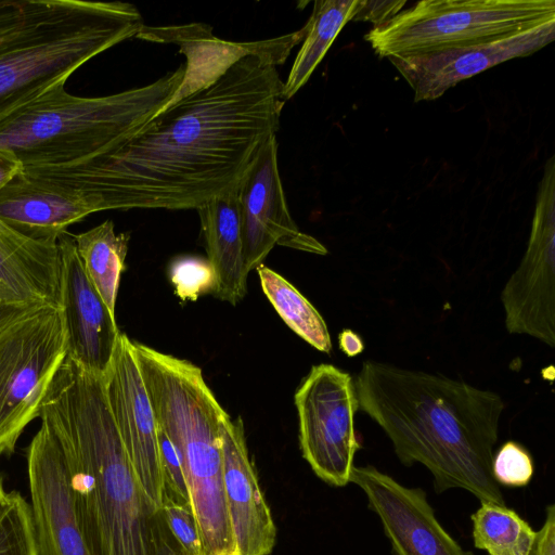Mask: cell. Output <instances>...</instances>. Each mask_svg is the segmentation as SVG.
I'll list each match as a JSON object with an SVG mask.
<instances>
[{"mask_svg":"<svg viewBox=\"0 0 555 555\" xmlns=\"http://www.w3.org/2000/svg\"><path fill=\"white\" fill-rule=\"evenodd\" d=\"M299 444L313 473L333 487L350 483L356 453L358 400L353 377L327 363L311 367L295 392Z\"/></svg>","mask_w":555,"mask_h":555,"instance_id":"9c48e42d","label":"cell"},{"mask_svg":"<svg viewBox=\"0 0 555 555\" xmlns=\"http://www.w3.org/2000/svg\"><path fill=\"white\" fill-rule=\"evenodd\" d=\"M162 511L165 520L185 555H205L198 527L191 507L164 495Z\"/></svg>","mask_w":555,"mask_h":555,"instance_id":"f1b7e54d","label":"cell"},{"mask_svg":"<svg viewBox=\"0 0 555 555\" xmlns=\"http://www.w3.org/2000/svg\"><path fill=\"white\" fill-rule=\"evenodd\" d=\"M168 275L176 295L182 301H195L202 295L217 294V274L207 258L190 255L177 257L170 262Z\"/></svg>","mask_w":555,"mask_h":555,"instance_id":"4316f807","label":"cell"},{"mask_svg":"<svg viewBox=\"0 0 555 555\" xmlns=\"http://www.w3.org/2000/svg\"><path fill=\"white\" fill-rule=\"evenodd\" d=\"M184 64L155 81L103 96H78L56 86L0 121V150L24 168L75 165L113 152L172 100Z\"/></svg>","mask_w":555,"mask_h":555,"instance_id":"5b68a950","label":"cell"},{"mask_svg":"<svg viewBox=\"0 0 555 555\" xmlns=\"http://www.w3.org/2000/svg\"><path fill=\"white\" fill-rule=\"evenodd\" d=\"M527 555H555V506L546 507L543 526L535 531L534 540Z\"/></svg>","mask_w":555,"mask_h":555,"instance_id":"1f68e13d","label":"cell"},{"mask_svg":"<svg viewBox=\"0 0 555 555\" xmlns=\"http://www.w3.org/2000/svg\"><path fill=\"white\" fill-rule=\"evenodd\" d=\"M82 268L108 309L115 314L116 297L130 234H117L112 220L74 235Z\"/></svg>","mask_w":555,"mask_h":555,"instance_id":"603a6c76","label":"cell"},{"mask_svg":"<svg viewBox=\"0 0 555 555\" xmlns=\"http://www.w3.org/2000/svg\"><path fill=\"white\" fill-rule=\"evenodd\" d=\"M358 410L390 439L404 466L424 465L437 493L464 489L505 505L491 465L505 404L463 380L365 361L353 378Z\"/></svg>","mask_w":555,"mask_h":555,"instance_id":"3957f363","label":"cell"},{"mask_svg":"<svg viewBox=\"0 0 555 555\" xmlns=\"http://www.w3.org/2000/svg\"><path fill=\"white\" fill-rule=\"evenodd\" d=\"M8 501V492H5L2 483V479L0 476V515L3 512Z\"/></svg>","mask_w":555,"mask_h":555,"instance_id":"e575fe53","label":"cell"},{"mask_svg":"<svg viewBox=\"0 0 555 555\" xmlns=\"http://www.w3.org/2000/svg\"><path fill=\"white\" fill-rule=\"evenodd\" d=\"M157 426L177 449L205 555L238 553L222 470V424L229 414L192 362L131 340Z\"/></svg>","mask_w":555,"mask_h":555,"instance_id":"8992f818","label":"cell"},{"mask_svg":"<svg viewBox=\"0 0 555 555\" xmlns=\"http://www.w3.org/2000/svg\"><path fill=\"white\" fill-rule=\"evenodd\" d=\"M66 357L61 309L49 305L0 309V456L10 455L39 415Z\"/></svg>","mask_w":555,"mask_h":555,"instance_id":"ba28073f","label":"cell"},{"mask_svg":"<svg viewBox=\"0 0 555 555\" xmlns=\"http://www.w3.org/2000/svg\"><path fill=\"white\" fill-rule=\"evenodd\" d=\"M158 443L164 473V495L169 496L179 504L191 507L190 494L180 455L170 439L159 427Z\"/></svg>","mask_w":555,"mask_h":555,"instance_id":"f546056e","label":"cell"},{"mask_svg":"<svg viewBox=\"0 0 555 555\" xmlns=\"http://www.w3.org/2000/svg\"><path fill=\"white\" fill-rule=\"evenodd\" d=\"M244 260L248 272L275 245L324 256L326 247L293 220L278 167L276 135L260 147L238 184Z\"/></svg>","mask_w":555,"mask_h":555,"instance_id":"8fae6325","label":"cell"},{"mask_svg":"<svg viewBox=\"0 0 555 555\" xmlns=\"http://www.w3.org/2000/svg\"><path fill=\"white\" fill-rule=\"evenodd\" d=\"M118 434L147 499L162 511L165 483L156 418L134 358L131 339L120 333L103 376Z\"/></svg>","mask_w":555,"mask_h":555,"instance_id":"7c38bea8","label":"cell"},{"mask_svg":"<svg viewBox=\"0 0 555 555\" xmlns=\"http://www.w3.org/2000/svg\"><path fill=\"white\" fill-rule=\"evenodd\" d=\"M555 20L554 0H424L374 26L380 57L425 54L506 36Z\"/></svg>","mask_w":555,"mask_h":555,"instance_id":"52a82bcc","label":"cell"},{"mask_svg":"<svg viewBox=\"0 0 555 555\" xmlns=\"http://www.w3.org/2000/svg\"><path fill=\"white\" fill-rule=\"evenodd\" d=\"M491 470L499 485L525 487L533 476L532 457L521 444L507 441L493 454Z\"/></svg>","mask_w":555,"mask_h":555,"instance_id":"83f0119b","label":"cell"},{"mask_svg":"<svg viewBox=\"0 0 555 555\" xmlns=\"http://www.w3.org/2000/svg\"><path fill=\"white\" fill-rule=\"evenodd\" d=\"M57 241L28 237L0 219V309L61 308Z\"/></svg>","mask_w":555,"mask_h":555,"instance_id":"d6986e66","label":"cell"},{"mask_svg":"<svg viewBox=\"0 0 555 555\" xmlns=\"http://www.w3.org/2000/svg\"><path fill=\"white\" fill-rule=\"evenodd\" d=\"M359 0H318L306 23V35L297 53L282 96L286 102L304 87L323 60L343 27L352 20Z\"/></svg>","mask_w":555,"mask_h":555,"instance_id":"7402d4cb","label":"cell"},{"mask_svg":"<svg viewBox=\"0 0 555 555\" xmlns=\"http://www.w3.org/2000/svg\"><path fill=\"white\" fill-rule=\"evenodd\" d=\"M57 247L66 357L88 372L104 376L120 335L115 314L87 276L74 235L67 231L61 234Z\"/></svg>","mask_w":555,"mask_h":555,"instance_id":"9a60e30c","label":"cell"},{"mask_svg":"<svg viewBox=\"0 0 555 555\" xmlns=\"http://www.w3.org/2000/svg\"><path fill=\"white\" fill-rule=\"evenodd\" d=\"M405 1L359 0L351 21L373 22L377 26L402 11Z\"/></svg>","mask_w":555,"mask_h":555,"instance_id":"4dcf8cb0","label":"cell"},{"mask_svg":"<svg viewBox=\"0 0 555 555\" xmlns=\"http://www.w3.org/2000/svg\"><path fill=\"white\" fill-rule=\"evenodd\" d=\"M0 555H38L30 504L16 490L0 515Z\"/></svg>","mask_w":555,"mask_h":555,"instance_id":"484cf974","label":"cell"},{"mask_svg":"<svg viewBox=\"0 0 555 555\" xmlns=\"http://www.w3.org/2000/svg\"><path fill=\"white\" fill-rule=\"evenodd\" d=\"M38 417L61 447L89 555H185L137 478L103 376L65 357Z\"/></svg>","mask_w":555,"mask_h":555,"instance_id":"7a4b0ae2","label":"cell"},{"mask_svg":"<svg viewBox=\"0 0 555 555\" xmlns=\"http://www.w3.org/2000/svg\"><path fill=\"white\" fill-rule=\"evenodd\" d=\"M91 214L76 191L24 170L0 190V219L35 240L57 241Z\"/></svg>","mask_w":555,"mask_h":555,"instance_id":"ffe728a7","label":"cell"},{"mask_svg":"<svg viewBox=\"0 0 555 555\" xmlns=\"http://www.w3.org/2000/svg\"><path fill=\"white\" fill-rule=\"evenodd\" d=\"M305 35L306 26L276 38L233 42L215 37L209 25L192 23L157 27L144 25L135 38L177 44L179 51L185 55L183 81L164 111L179 100L207 88L247 55H258L276 66L283 64L294 47L304 40Z\"/></svg>","mask_w":555,"mask_h":555,"instance_id":"e0dca14e","label":"cell"},{"mask_svg":"<svg viewBox=\"0 0 555 555\" xmlns=\"http://www.w3.org/2000/svg\"><path fill=\"white\" fill-rule=\"evenodd\" d=\"M505 326L555 345V156L545 163L527 249L501 293Z\"/></svg>","mask_w":555,"mask_h":555,"instance_id":"30bf717a","label":"cell"},{"mask_svg":"<svg viewBox=\"0 0 555 555\" xmlns=\"http://www.w3.org/2000/svg\"><path fill=\"white\" fill-rule=\"evenodd\" d=\"M276 65L247 55L168 106L119 149L61 167L24 168L81 195L92 212L196 209L237 186L276 135L285 101Z\"/></svg>","mask_w":555,"mask_h":555,"instance_id":"6da1fadb","label":"cell"},{"mask_svg":"<svg viewBox=\"0 0 555 555\" xmlns=\"http://www.w3.org/2000/svg\"><path fill=\"white\" fill-rule=\"evenodd\" d=\"M144 25L121 1L0 0V121Z\"/></svg>","mask_w":555,"mask_h":555,"instance_id":"277c9868","label":"cell"},{"mask_svg":"<svg viewBox=\"0 0 555 555\" xmlns=\"http://www.w3.org/2000/svg\"><path fill=\"white\" fill-rule=\"evenodd\" d=\"M554 38L551 20L491 40L388 60L410 85L415 102L433 101L486 69L538 52Z\"/></svg>","mask_w":555,"mask_h":555,"instance_id":"4fadbf2b","label":"cell"},{"mask_svg":"<svg viewBox=\"0 0 555 555\" xmlns=\"http://www.w3.org/2000/svg\"><path fill=\"white\" fill-rule=\"evenodd\" d=\"M221 438L223 489L237 552L269 555L276 529L249 459L242 418L227 416Z\"/></svg>","mask_w":555,"mask_h":555,"instance_id":"ac0fdd59","label":"cell"},{"mask_svg":"<svg viewBox=\"0 0 555 555\" xmlns=\"http://www.w3.org/2000/svg\"><path fill=\"white\" fill-rule=\"evenodd\" d=\"M223 555H240L238 553L223 554Z\"/></svg>","mask_w":555,"mask_h":555,"instance_id":"d590c367","label":"cell"},{"mask_svg":"<svg viewBox=\"0 0 555 555\" xmlns=\"http://www.w3.org/2000/svg\"><path fill=\"white\" fill-rule=\"evenodd\" d=\"M23 170L22 163L11 152L0 150V190Z\"/></svg>","mask_w":555,"mask_h":555,"instance_id":"d6a6232c","label":"cell"},{"mask_svg":"<svg viewBox=\"0 0 555 555\" xmlns=\"http://www.w3.org/2000/svg\"><path fill=\"white\" fill-rule=\"evenodd\" d=\"M339 348L348 357H353L361 353L364 349V344L360 336L351 330H344L338 336Z\"/></svg>","mask_w":555,"mask_h":555,"instance_id":"836d02e7","label":"cell"},{"mask_svg":"<svg viewBox=\"0 0 555 555\" xmlns=\"http://www.w3.org/2000/svg\"><path fill=\"white\" fill-rule=\"evenodd\" d=\"M475 547L489 555H527L535 531L506 505L481 502L472 515Z\"/></svg>","mask_w":555,"mask_h":555,"instance_id":"d4e9b609","label":"cell"},{"mask_svg":"<svg viewBox=\"0 0 555 555\" xmlns=\"http://www.w3.org/2000/svg\"><path fill=\"white\" fill-rule=\"evenodd\" d=\"M27 474L38 555H89L61 447L43 423L27 450Z\"/></svg>","mask_w":555,"mask_h":555,"instance_id":"2e32d148","label":"cell"},{"mask_svg":"<svg viewBox=\"0 0 555 555\" xmlns=\"http://www.w3.org/2000/svg\"><path fill=\"white\" fill-rule=\"evenodd\" d=\"M256 270L264 295L286 325L319 351L330 353V332L312 304L287 280L263 263Z\"/></svg>","mask_w":555,"mask_h":555,"instance_id":"cb8c5ba5","label":"cell"},{"mask_svg":"<svg viewBox=\"0 0 555 555\" xmlns=\"http://www.w3.org/2000/svg\"><path fill=\"white\" fill-rule=\"evenodd\" d=\"M201 232L217 279L215 297L236 305L247 292L238 185L216 195L196 208Z\"/></svg>","mask_w":555,"mask_h":555,"instance_id":"44dd1931","label":"cell"},{"mask_svg":"<svg viewBox=\"0 0 555 555\" xmlns=\"http://www.w3.org/2000/svg\"><path fill=\"white\" fill-rule=\"evenodd\" d=\"M350 482L366 495L393 555H474L441 526L421 488H409L372 465L353 466Z\"/></svg>","mask_w":555,"mask_h":555,"instance_id":"5bb4252c","label":"cell"}]
</instances>
